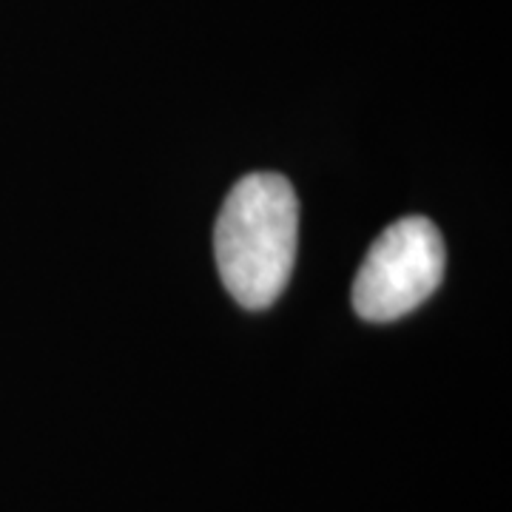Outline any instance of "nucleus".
<instances>
[{"instance_id":"1","label":"nucleus","mask_w":512,"mask_h":512,"mask_svg":"<svg viewBox=\"0 0 512 512\" xmlns=\"http://www.w3.org/2000/svg\"><path fill=\"white\" fill-rule=\"evenodd\" d=\"M299 202L279 174H248L222 202L214 254L222 282L242 308L262 311L285 291L296 259Z\"/></svg>"},{"instance_id":"2","label":"nucleus","mask_w":512,"mask_h":512,"mask_svg":"<svg viewBox=\"0 0 512 512\" xmlns=\"http://www.w3.org/2000/svg\"><path fill=\"white\" fill-rule=\"evenodd\" d=\"M444 276L441 231L424 217H402L373 242L353 282V308L367 322L416 311Z\"/></svg>"}]
</instances>
